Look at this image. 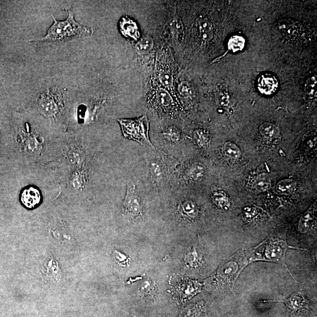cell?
<instances>
[{
	"label": "cell",
	"mask_w": 317,
	"mask_h": 317,
	"mask_svg": "<svg viewBox=\"0 0 317 317\" xmlns=\"http://www.w3.org/2000/svg\"><path fill=\"white\" fill-rule=\"evenodd\" d=\"M195 138L199 146H204L208 140V136L203 130H196L195 133Z\"/></svg>",
	"instance_id": "obj_28"
},
{
	"label": "cell",
	"mask_w": 317,
	"mask_h": 317,
	"mask_svg": "<svg viewBox=\"0 0 317 317\" xmlns=\"http://www.w3.org/2000/svg\"><path fill=\"white\" fill-rule=\"evenodd\" d=\"M156 101L157 104L163 110L168 111L171 110L174 103L171 94L163 88H159L156 93Z\"/></svg>",
	"instance_id": "obj_10"
},
{
	"label": "cell",
	"mask_w": 317,
	"mask_h": 317,
	"mask_svg": "<svg viewBox=\"0 0 317 317\" xmlns=\"http://www.w3.org/2000/svg\"><path fill=\"white\" fill-rule=\"evenodd\" d=\"M116 258L117 260L119 261V262H121L120 263H123L126 264L127 263V258L125 255H123L122 254H120V253H117Z\"/></svg>",
	"instance_id": "obj_32"
},
{
	"label": "cell",
	"mask_w": 317,
	"mask_h": 317,
	"mask_svg": "<svg viewBox=\"0 0 317 317\" xmlns=\"http://www.w3.org/2000/svg\"><path fill=\"white\" fill-rule=\"evenodd\" d=\"M290 248H298L289 246L283 238L270 236L257 246L244 251V267L256 261H265L279 263L285 267L289 272L290 270L286 264L287 251Z\"/></svg>",
	"instance_id": "obj_1"
},
{
	"label": "cell",
	"mask_w": 317,
	"mask_h": 317,
	"mask_svg": "<svg viewBox=\"0 0 317 317\" xmlns=\"http://www.w3.org/2000/svg\"><path fill=\"white\" fill-rule=\"evenodd\" d=\"M276 28L281 34L290 38L298 34L300 29L297 22L289 19H282L278 22Z\"/></svg>",
	"instance_id": "obj_7"
},
{
	"label": "cell",
	"mask_w": 317,
	"mask_h": 317,
	"mask_svg": "<svg viewBox=\"0 0 317 317\" xmlns=\"http://www.w3.org/2000/svg\"><path fill=\"white\" fill-rule=\"evenodd\" d=\"M296 187V183L292 179L280 181L277 185L278 190L282 192H292Z\"/></svg>",
	"instance_id": "obj_23"
},
{
	"label": "cell",
	"mask_w": 317,
	"mask_h": 317,
	"mask_svg": "<svg viewBox=\"0 0 317 317\" xmlns=\"http://www.w3.org/2000/svg\"><path fill=\"white\" fill-rule=\"evenodd\" d=\"M164 135L168 139L172 140V141H178L181 137L180 133L178 130L175 129L174 127H171L169 128L166 132L163 133Z\"/></svg>",
	"instance_id": "obj_27"
},
{
	"label": "cell",
	"mask_w": 317,
	"mask_h": 317,
	"mask_svg": "<svg viewBox=\"0 0 317 317\" xmlns=\"http://www.w3.org/2000/svg\"><path fill=\"white\" fill-rule=\"evenodd\" d=\"M126 138L135 140L141 144L152 146L149 138V120L146 114L134 119H117Z\"/></svg>",
	"instance_id": "obj_3"
},
{
	"label": "cell",
	"mask_w": 317,
	"mask_h": 317,
	"mask_svg": "<svg viewBox=\"0 0 317 317\" xmlns=\"http://www.w3.org/2000/svg\"><path fill=\"white\" fill-rule=\"evenodd\" d=\"M154 45L153 38L149 35L143 36L136 42L135 48L137 52L139 54H146L152 50Z\"/></svg>",
	"instance_id": "obj_14"
},
{
	"label": "cell",
	"mask_w": 317,
	"mask_h": 317,
	"mask_svg": "<svg viewBox=\"0 0 317 317\" xmlns=\"http://www.w3.org/2000/svg\"><path fill=\"white\" fill-rule=\"evenodd\" d=\"M213 198L215 204H216L218 207L224 209V210H228V208H229L230 203L228 201L226 195H225L223 193H214Z\"/></svg>",
	"instance_id": "obj_22"
},
{
	"label": "cell",
	"mask_w": 317,
	"mask_h": 317,
	"mask_svg": "<svg viewBox=\"0 0 317 317\" xmlns=\"http://www.w3.org/2000/svg\"><path fill=\"white\" fill-rule=\"evenodd\" d=\"M120 28L122 33L126 37L138 40L140 33L138 25L131 19L123 18L120 21Z\"/></svg>",
	"instance_id": "obj_8"
},
{
	"label": "cell",
	"mask_w": 317,
	"mask_h": 317,
	"mask_svg": "<svg viewBox=\"0 0 317 317\" xmlns=\"http://www.w3.org/2000/svg\"><path fill=\"white\" fill-rule=\"evenodd\" d=\"M41 198L40 193L37 189L29 188L22 192L21 199L26 207L32 209L40 204Z\"/></svg>",
	"instance_id": "obj_9"
},
{
	"label": "cell",
	"mask_w": 317,
	"mask_h": 317,
	"mask_svg": "<svg viewBox=\"0 0 317 317\" xmlns=\"http://www.w3.org/2000/svg\"><path fill=\"white\" fill-rule=\"evenodd\" d=\"M253 186L255 189L259 191L268 190L271 186V180L269 175L265 173L257 175L253 179Z\"/></svg>",
	"instance_id": "obj_15"
},
{
	"label": "cell",
	"mask_w": 317,
	"mask_h": 317,
	"mask_svg": "<svg viewBox=\"0 0 317 317\" xmlns=\"http://www.w3.org/2000/svg\"><path fill=\"white\" fill-rule=\"evenodd\" d=\"M317 80L315 77L309 78L306 84L305 90L307 95L313 98L317 96Z\"/></svg>",
	"instance_id": "obj_25"
},
{
	"label": "cell",
	"mask_w": 317,
	"mask_h": 317,
	"mask_svg": "<svg viewBox=\"0 0 317 317\" xmlns=\"http://www.w3.org/2000/svg\"><path fill=\"white\" fill-rule=\"evenodd\" d=\"M264 302H281L285 304L287 310L293 315L302 316L310 311V301L302 292H297L292 294L289 298L282 301L269 300Z\"/></svg>",
	"instance_id": "obj_4"
},
{
	"label": "cell",
	"mask_w": 317,
	"mask_h": 317,
	"mask_svg": "<svg viewBox=\"0 0 317 317\" xmlns=\"http://www.w3.org/2000/svg\"><path fill=\"white\" fill-rule=\"evenodd\" d=\"M199 32L203 40L211 41L213 37L214 31L213 24L207 18H202L199 21Z\"/></svg>",
	"instance_id": "obj_13"
},
{
	"label": "cell",
	"mask_w": 317,
	"mask_h": 317,
	"mask_svg": "<svg viewBox=\"0 0 317 317\" xmlns=\"http://www.w3.org/2000/svg\"><path fill=\"white\" fill-rule=\"evenodd\" d=\"M205 172L204 166L199 164H195L192 166L190 171H189V175L192 179L198 181V180L204 177Z\"/></svg>",
	"instance_id": "obj_24"
},
{
	"label": "cell",
	"mask_w": 317,
	"mask_h": 317,
	"mask_svg": "<svg viewBox=\"0 0 317 317\" xmlns=\"http://www.w3.org/2000/svg\"><path fill=\"white\" fill-rule=\"evenodd\" d=\"M141 292L146 297H152L155 294V287L149 282H146L142 286Z\"/></svg>",
	"instance_id": "obj_29"
},
{
	"label": "cell",
	"mask_w": 317,
	"mask_h": 317,
	"mask_svg": "<svg viewBox=\"0 0 317 317\" xmlns=\"http://www.w3.org/2000/svg\"><path fill=\"white\" fill-rule=\"evenodd\" d=\"M178 91L180 96L186 101L191 100L194 97V91L190 84L188 82H182L179 85Z\"/></svg>",
	"instance_id": "obj_19"
},
{
	"label": "cell",
	"mask_w": 317,
	"mask_h": 317,
	"mask_svg": "<svg viewBox=\"0 0 317 317\" xmlns=\"http://www.w3.org/2000/svg\"><path fill=\"white\" fill-rule=\"evenodd\" d=\"M151 171L155 178L158 179L161 178L163 174V169L159 163L156 162L152 163Z\"/></svg>",
	"instance_id": "obj_30"
},
{
	"label": "cell",
	"mask_w": 317,
	"mask_h": 317,
	"mask_svg": "<svg viewBox=\"0 0 317 317\" xmlns=\"http://www.w3.org/2000/svg\"><path fill=\"white\" fill-rule=\"evenodd\" d=\"M205 306L202 303L195 304L186 310L185 317H201L204 313Z\"/></svg>",
	"instance_id": "obj_20"
},
{
	"label": "cell",
	"mask_w": 317,
	"mask_h": 317,
	"mask_svg": "<svg viewBox=\"0 0 317 317\" xmlns=\"http://www.w3.org/2000/svg\"><path fill=\"white\" fill-rule=\"evenodd\" d=\"M53 19L54 24L48 29L45 37L36 41L60 42L92 33V29L75 21L73 12L69 11V17L66 20L58 21L54 17Z\"/></svg>",
	"instance_id": "obj_2"
},
{
	"label": "cell",
	"mask_w": 317,
	"mask_h": 317,
	"mask_svg": "<svg viewBox=\"0 0 317 317\" xmlns=\"http://www.w3.org/2000/svg\"><path fill=\"white\" fill-rule=\"evenodd\" d=\"M183 211L190 217H194L198 213L197 208H196L194 203L191 201H186L182 206Z\"/></svg>",
	"instance_id": "obj_26"
},
{
	"label": "cell",
	"mask_w": 317,
	"mask_h": 317,
	"mask_svg": "<svg viewBox=\"0 0 317 317\" xmlns=\"http://www.w3.org/2000/svg\"><path fill=\"white\" fill-rule=\"evenodd\" d=\"M260 132L262 135L267 138H276L280 135L279 127L274 124L264 123L260 127Z\"/></svg>",
	"instance_id": "obj_16"
},
{
	"label": "cell",
	"mask_w": 317,
	"mask_h": 317,
	"mask_svg": "<svg viewBox=\"0 0 317 317\" xmlns=\"http://www.w3.org/2000/svg\"><path fill=\"white\" fill-rule=\"evenodd\" d=\"M279 87L277 78L270 74H264L258 80V89L264 95H271L276 92Z\"/></svg>",
	"instance_id": "obj_6"
},
{
	"label": "cell",
	"mask_w": 317,
	"mask_h": 317,
	"mask_svg": "<svg viewBox=\"0 0 317 317\" xmlns=\"http://www.w3.org/2000/svg\"><path fill=\"white\" fill-rule=\"evenodd\" d=\"M244 38L241 36L234 35L230 38L228 42V48L230 50L235 52L242 50L245 47Z\"/></svg>",
	"instance_id": "obj_18"
},
{
	"label": "cell",
	"mask_w": 317,
	"mask_h": 317,
	"mask_svg": "<svg viewBox=\"0 0 317 317\" xmlns=\"http://www.w3.org/2000/svg\"><path fill=\"white\" fill-rule=\"evenodd\" d=\"M224 151L225 155L233 159L239 158L241 156L240 149L234 143L227 142L224 146Z\"/></svg>",
	"instance_id": "obj_21"
},
{
	"label": "cell",
	"mask_w": 317,
	"mask_h": 317,
	"mask_svg": "<svg viewBox=\"0 0 317 317\" xmlns=\"http://www.w3.org/2000/svg\"><path fill=\"white\" fill-rule=\"evenodd\" d=\"M218 97V101L221 106H226L228 103V97L227 95L224 93H220Z\"/></svg>",
	"instance_id": "obj_31"
},
{
	"label": "cell",
	"mask_w": 317,
	"mask_h": 317,
	"mask_svg": "<svg viewBox=\"0 0 317 317\" xmlns=\"http://www.w3.org/2000/svg\"><path fill=\"white\" fill-rule=\"evenodd\" d=\"M316 211V209H315V207H313L301 217L299 223V229L300 232L306 233L311 229L315 221Z\"/></svg>",
	"instance_id": "obj_12"
},
{
	"label": "cell",
	"mask_w": 317,
	"mask_h": 317,
	"mask_svg": "<svg viewBox=\"0 0 317 317\" xmlns=\"http://www.w3.org/2000/svg\"><path fill=\"white\" fill-rule=\"evenodd\" d=\"M158 65V68L156 69L159 81L165 88H168L169 90H172L173 82L172 71L166 65L159 64Z\"/></svg>",
	"instance_id": "obj_11"
},
{
	"label": "cell",
	"mask_w": 317,
	"mask_h": 317,
	"mask_svg": "<svg viewBox=\"0 0 317 317\" xmlns=\"http://www.w3.org/2000/svg\"><path fill=\"white\" fill-rule=\"evenodd\" d=\"M123 211L132 217H139L142 213V206L135 186L129 185L125 201L123 203Z\"/></svg>",
	"instance_id": "obj_5"
},
{
	"label": "cell",
	"mask_w": 317,
	"mask_h": 317,
	"mask_svg": "<svg viewBox=\"0 0 317 317\" xmlns=\"http://www.w3.org/2000/svg\"><path fill=\"white\" fill-rule=\"evenodd\" d=\"M185 261L186 264L191 269H196L201 265L202 259L199 256L198 251L194 248L186 254Z\"/></svg>",
	"instance_id": "obj_17"
}]
</instances>
